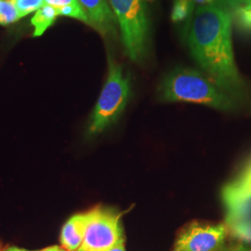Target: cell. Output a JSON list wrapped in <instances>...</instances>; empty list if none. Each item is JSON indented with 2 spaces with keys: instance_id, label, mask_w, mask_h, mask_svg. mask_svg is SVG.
<instances>
[{
  "instance_id": "cell-3",
  "label": "cell",
  "mask_w": 251,
  "mask_h": 251,
  "mask_svg": "<svg viewBox=\"0 0 251 251\" xmlns=\"http://www.w3.org/2000/svg\"><path fill=\"white\" fill-rule=\"evenodd\" d=\"M107 79L93 109L88 126V134H99L114 124L125 110L130 94L129 76L112 58L108 60Z\"/></svg>"
},
{
  "instance_id": "cell-25",
  "label": "cell",
  "mask_w": 251,
  "mask_h": 251,
  "mask_svg": "<svg viewBox=\"0 0 251 251\" xmlns=\"http://www.w3.org/2000/svg\"><path fill=\"white\" fill-rule=\"evenodd\" d=\"M5 1H12V0H5Z\"/></svg>"
},
{
  "instance_id": "cell-14",
  "label": "cell",
  "mask_w": 251,
  "mask_h": 251,
  "mask_svg": "<svg viewBox=\"0 0 251 251\" xmlns=\"http://www.w3.org/2000/svg\"><path fill=\"white\" fill-rule=\"evenodd\" d=\"M17 9L20 18L25 17L28 14L37 11L45 5V0H12Z\"/></svg>"
},
{
  "instance_id": "cell-5",
  "label": "cell",
  "mask_w": 251,
  "mask_h": 251,
  "mask_svg": "<svg viewBox=\"0 0 251 251\" xmlns=\"http://www.w3.org/2000/svg\"><path fill=\"white\" fill-rule=\"evenodd\" d=\"M90 212L84 240L76 251H110L125 242L119 212L103 206H97Z\"/></svg>"
},
{
  "instance_id": "cell-1",
  "label": "cell",
  "mask_w": 251,
  "mask_h": 251,
  "mask_svg": "<svg viewBox=\"0 0 251 251\" xmlns=\"http://www.w3.org/2000/svg\"><path fill=\"white\" fill-rule=\"evenodd\" d=\"M232 25V13L221 3L198 7L189 31L188 46L205 75L239 100L246 93V84L234 60Z\"/></svg>"
},
{
  "instance_id": "cell-11",
  "label": "cell",
  "mask_w": 251,
  "mask_h": 251,
  "mask_svg": "<svg viewBox=\"0 0 251 251\" xmlns=\"http://www.w3.org/2000/svg\"><path fill=\"white\" fill-rule=\"evenodd\" d=\"M228 233H231L238 242L251 245V219L244 217L230 224H226Z\"/></svg>"
},
{
  "instance_id": "cell-6",
  "label": "cell",
  "mask_w": 251,
  "mask_h": 251,
  "mask_svg": "<svg viewBox=\"0 0 251 251\" xmlns=\"http://www.w3.org/2000/svg\"><path fill=\"white\" fill-rule=\"evenodd\" d=\"M227 235L224 224L192 222L181 229L172 251H225Z\"/></svg>"
},
{
  "instance_id": "cell-9",
  "label": "cell",
  "mask_w": 251,
  "mask_h": 251,
  "mask_svg": "<svg viewBox=\"0 0 251 251\" xmlns=\"http://www.w3.org/2000/svg\"><path fill=\"white\" fill-rule=\"evenodd\" d=\"M91 212H82L72 216L63 225L60 241L64 250L76 251L84 240Z\"/></svg>"
},
{
  "instance_id": "cell-4",
  "label": "cell",
  "mask_w": 251,
  "mask_h": 251,
  "mask_svg": "<svg viewBox=\"0 0 251 251\" xmlns=\"http://www.w3.org/2000/svg\"><path fill=\"white\" fill-rule=\"evenodd\" d=\"M117 24L126 53L134 62H142L147 50L149 19L143 0H108Z\"/></svg>"
},
{
  "instance_id": "cell-12",
  "label": "cell",
  "mask_w": 251,
  "mask_h": 251,
  "mask_svg": "<svg viewBox=\"0 0 251 251\" xmlns=\"http://www.w3.org/2000/svg\"><path fill=\"white\" fill-rule=\"evenodd\" d=\"M236 25L244 31H251V0H249L231 10Z\"/></svg>"
},
{
  "instance_id": "cell-13",
  "label": "cell",
  "mask_w": 251,
  "mask_h": 251,
  "mask_svg": "<svg viewBox=\"0 0 251 251\" xmlns=\"http://www.w3.org/2000/svg\"><path fill=\"white\" fill-rule=\"evenodd\" d=\"M20 18L17 9L12 1L0 0V25H9L16 23Z\"/></svg>"
},
{
  "instance_id": "cell-23",
  "label": "cell",
  "mask_w": 251,
  "mask_h": 251,
  "mask_svg": "<svg viewBox=\"0 0 251 251\" xmlns=\"http://www.w3.org/2000/svg\"><path fill=\"white\" fill-rule=\"evenodd\" d=\"M144 2H152V1H155V0H143Z\"/></svg>"
},
{
  "instance_id": "cell-10",
  "label": "cell",
  "mask_w": 251,
  "mask_h": 251,
  "mask_svg": "<svg viewBox=\"0 0 251 251\" xmlns=\"http://www.w3.org/2000/svg\"><path fill=\"white\" fill-rule=\"evenodd\" d=\"M59 16L57 9L50 5H44L41 9H38L36 14L31 19V25L34 27L33 36H41L49 27L51 26L55 23L56 18Z\"/></svg>"
},
{
  "instance_id": "cell-16",
  "label": "cell",
  "mask_w": 251,
  "mask_h": 251,
  "mask_svg": "<svg viewBox=\"0 0 251 251\" xmlns=\"http://www.w3.org/2000/svg\"><path fill=\"white\" fill-rule=\"evenodd\" d=\"M225 251H251V245L243 242H236L226 248Z\"/></svg>"
},
{
  "instance_id": "cell-20",
  "label": "cell",
  "mask_w": 251,
  "mask_h": 251,
  "mask_svg": "<svg viewBox=\"0 0 251 251\" xmlns=\"http://www.w3.org/2000/svg\"><path fill=\"white\" fill-rule=\"evenodd\" d=\"M67 251L64 250L63 247H59V246H51V247H48L46 249H43L41 251Z\"/></svg>"
},
{
  "instance_id": "cell-2",
  "label": "cell",
  "mask_w": 251,
  "mask_h": 251,
  "mask_svg": "<svg viewBox=\"0 0 251 251\" xmlns=\"http://www.w3.org/2000/svg\"><path fill=\"white\" fill-rule=\"evenodd\" d=\"M159 98L167 102H191L221 111H234L238 100L222 90L205 74L176 68L162 81Z\"/></svg>"
},
{
  "instance_id": "cell-22",
  "label": "cell",
  "mask_w": 251,
  "mask_h": 251,
  "mask_svg": "<svg viewBox=\"0 0 251 251\" xmlns=\"http://www.w3.org/2000/svg\"><path fill=\"white\" fill-rule=\"evenodd\" d=\"M2 251H26V250H25V249H21V248H18V247H9V248H6V249H4V250H2Z\"/></svg>"
},
{
  "instance_id": "cell-24",
  "label": "cell",
  "mask_w": 251,
  "mask_h": 251,
  "mask_svg": "<svg viewBox=\"0 0 251 251\" xmlns=\"http://www.w3.org/2000/svg\"><path fill=\"white\" fill-rule=\"evenodd\" d=\"M0 251H2V250H1V245H0Z\"/></svg>"
},
{
  "instance_id": "cell-21",
  "label": "cell",
  "mask_w": 251,
  "mask_h": 251,
  "mask_svg": "<svg viewBox=\"0 0 251 251\" xmlns=\"http://www.w3.org/2000/svg\"><path fill=\"white\" fill-rule=\"evenodd\" d=\"M110 251H126L125 242L120 243L117 246H116L114 249H112Z\"/></svg>"
},
{
  "instance_id": "cell-15",
  "label": "cell",
  "mask_w": 251,
  "mask_h": 251,
  "mask_svg": "<svg viewBox=\"0 0 251 251\" xmlns=\"http://www.w3.org/2000/svg\"><path fill=\"white\" fill-rule=\"evenodd\" d=\"M46 5L52 6L56 9H61L66 6L78 5L79 2L77 0H45Z\"/></svg>"
},
{
  "instance_id": "cell-19",
  "label": "cell",
  "mask_w": 251,
  "mask_h": 251,
  "mask_svg": "<svg viewBox=\"0 0 251 251\" xmlns=\"http://www.w3.org/2000/svg\"><path fill=\"white\" fill-rule=\"evenodd\" d=\"M174 3H181V4H184V5H187L191 9L195 10L194 0H174Z\"/></svg>"
},
{
  "instance_id": "cell-17",
  "label": "cell",
  "mask_w": 251,
  "mask_h": 251,
  "mask_svg": "<svg viewBox=\"0 0 251 251\" xmlns=\"http://www.w3.org/2000/svg\"><path fill=\"white\" fill-rule=\"evenodd\" d=\"M247 1H249V0H219L218 2L221 3L222 5H224L227 9H230V11H231L235 7L241 5V4L247 2Z\"/></svg>"
},
{
  "instance_id": "cell-8",
  "label": "cell",
  "mask_w": 251,
  "mask_h": 251,
  "mask_svg": "<svg viewBox=\"0 0 251 251\" xmlns=\"http://www.w3.org/2000/svg\"><path fill=\"white\" fill-rule=\"evenodd\" d=\"M90 19L91 26L106 36L116 34L117 22L108 0H77Z\"/></svg>"
},
{
  "instance_id": "cell-7",
  "label": "cell",
  "mask_w": 251,
  "mask_h": 251,
  "mask_svg": "<svg viewBox=\"0 0 251 251\" xmlns=\"http://www.w3.org/2000/svg\"><path fill=\"white\" fill-rule=\"evenodd\" d=\"M222 200L226 208V224L248 217L251 205V158L241 171L225 184Z\"/></svg>"
},
{
  "instance_id": "cell-18",
  "label": "cell",
  "mask_w": 251,
  "mask_h": 251,
  "mask_svg": "<svg viewBox=\"0 0 251 251\" xmlns=\"http://www.w3.org/2000/svg\"><path fill=\"white\" fill-rule=\"evenodd\" d=\"M219 0H194L195 6L201 7V6H206V5H210V4H214L216 2H218Z\"/></svg>"
}]
</instances>
